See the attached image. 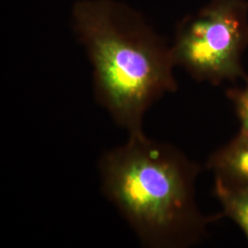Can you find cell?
I'll use <instances>...</instances> for the list:
<instances>
[{"instance_id": "obj_1", "label": "cell", "mask_w": 248, "mask_h": 248, "mask_svg": "<svg viewBox=\"0 0 248 248\" xmlns=\"http://www.w3.org/2000/svg\"><path fill=\"white\" fill-rule=\"evenodd\" d=\"M102 190L143 248H187L200 244L220 213L205 215L196 200L199 164L174 145L145 133L129 135L98 163Z\"/></svg>"}, {"instance_id": "obj_2", "label": "cell", "mask_w": 248, "mask_h": 248, "mask_svg": "<svg viewBox=\"0 0 248 248\" xmlns=\"http://www.w3.org/2000/svg\"><path fill=\"white\" fill-rule=\"evenodd\" d=\"M72 25L93 69L95 98L128 135L144 133L146 111L177 91L171 45L118 0H78Z\"/></svg>"}, {"instance_id": "obj_3", "label": "cell", "mask_w": 248, "mask_h": 248, "mask_svg": "<svg viewBox=\"0 0 248 248\" xmlns=\"http://www.w3.org/2000/svg\"><path fill=\"white\" fill-rule=\"evenodd\" d=\"M248 47V1L211 0L178 23L171 52L193 79L217 86L248 78L242 64Z\"/></svg>"}, {"instance_id": "obj_4", "label": "cell", "mask_w": 248, "mask_h": 248, "mask_svg": "<svg viewBox=\"0 0 248 248\" xmlns=\"http://www.w3.org/2000/svg\"><path fill=\"white\" fill-rule=\"evenodd\" d=\"M206 168L213 174L214 186L248 193V134L239 133L213 152Z\"/></svg>"}, {"instance_id": "obj_5", "label": "cell", "mask_w": 248, "mask_h": 248, "mask_svg": "<svg viewBox=\"0 0 248 248\" xmlns=\"http://www.w3.org/2000/svg\"><path fill=\"white\" fill-rule=\"evenodd\" d=\"M213 193L222 206V218H229L234 222L248 241V193L233 192L214 186Z\"/></svg>"}, {"instance_id": "obj_6", "label": "cell", "mask_w": 248, "mask_h": 248, "mask_svg": "<svg viewBox=\"0 0 248 248\" xmlns=\"http://www.w3.org/2000/svg\"><path fill=\"white\" fill-rule=\"evenodd\" d=\"M245 86L232 88L227 90L226 96L233 105L240 123V133L248 134V77Z\"/></svg>"}]
</instances>
